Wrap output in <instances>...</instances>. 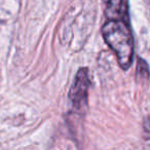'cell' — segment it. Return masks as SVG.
Masks as SVG:
<instances>
[{
    "mask_svg": "<svg viewBox=\"0 0 150 150\" xmlns=\"http://www.w3.org/2000/svg\"><path fill=\"white\" fill-rule=\"evenodd\" d=\"M143 127H144V131H145V133L150 134V116L145 119Z\"/></svg>",
    "mask_w": 150,
    "mask_h": 150,
    "instance_id": "5b68a950",
    "label": "cell"
},
{
    "mask_svg": "<svg viewBox=\"0 0 150 150\" xmlns=\"http://www.w3.org/2000/svg\"><path fill=\"white\" fill-rule=\"evenodd\" d=\"M137 77L142 79H147L149 77V69L145 62L142 59H139L137 65Z\"/></svg>",
    "mask_w": 150,
    "mask_h": 150,
    "instance_id": "277c9868",
    "label": "cell"
},
{
    "mask_svg": "<svg viewBox=\"0 0 150 150\" xmlns=\"http://www.w3.org/2000/svg\"><path fill=\"white\" fill-rule=\"evenodd\" d=\"M102 34L106 43L116 54L120 67L127 70L134 56V38L127 21L108 20L103 25Z\"/></svg>",
    "mask_w": 150,
    "mask_h": 150,
    "instance_id": "6da1fadb",
    "label": "cell"
},
{
    "mask_svg": "<svg viewBox=\"0 0 150 150\" xmlns=\"http://www.w3.org/2000/svg\"><path fill=\"white\" fill-rule=\"evenodd\" d=\"M88 88H90L88 71L86 68H80L76 73L74 82L69 92V98L75 108L80 109L86 106L88 102Z\"/></svg>",
    "mask_w": 150,
    "mask_h": 150,
    "instance_id": "7a4b0ae2",
    "label": "cell"
},
{
    "mask_svg": "<svg viewBox=\"0 0 150 150\" xmlns=\"http://www.w3.org/2000/svg\"><path fill=\"white\" fill-rule=\"evenodd\" d=\"M105 3V13L109 20H123L129 18L127 0H103Z\"/></svg>",
    "mask_w": 150,
    "mask_h": 150,
    "instance_id": "3957f363",
    "label": "cell"
}]
</instances>
